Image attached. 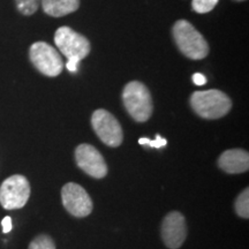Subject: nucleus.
Returning <instances> with one entry per match:
<instances>
[{"label": "nucleus", "mask_w": 249, "mask_h": 249, "mask_svg": "<svg viewBox=\"0 0 249 249\" xmlns=\"http://www.w3.org/2000/svg\"><path fill=\"white\" fill-rule=\"evenodd\" d=\"M191 105L197 116L213 120L226 116L232 108V101L225 92L217 89L195 91L191 96Z\"/></svg>", "instance_id": "nucleus-1"}, {"label": "nucleus", "mask_w": 249, "mask_h": 249, "mask_svg": "<svg viewBox=\"0 0 249 249\" xmlns=\"http://www.w3.org/2000/svg\"><path fill=\"white\" fill-rule=\"evenodd\" d=\"M172 34L177 46L187 58L201 60L209 54L207 40L188 21H177L172 28Z\"/></svg>", "instance_id": "nucleus-2"}, {"label": "nucleus", "mask_w": 249, "mask_h": 249, "mask_svg": "<svg viewBox=\"0 0 249 249\" xmlns=\"http://www.w3.org/2000/svg\"><path fill=\"white\" fill-rule=\"evenodd\" d=\"M123 101L127 112L138 123H145L150 119L154 105L150 91L143 83L132 81L124 86Z\"/></svg>", "instance_id": "nucleus-3"}, {"label": "nucleus", "mask_w": 249, "mask_h": 249, "mask_svg": "<svg viewBox=\"0 0 249 249\" xmlns=\"http://www.w3.org/2000/svg\"><path fill=\"white\" fill-rule=\"evenodd\" d=\"M30 183L24 176L14 174L0 186V204L6 210L21 209L30 197Z\"/></svg>", "instance_id": "nucleus-4"}, {"label": "nucleus", "mask_w": 249, "mask_h": 249, "mask_svg": "<svg viewBox=\"0 0 249 249\" xmlns=\"http://www.w3.org/2000/svg\"><path fill=\"white\" fill-rule=\"evenodd\" d=\"M54 43L67 60L80 62L90 52L89 40L70 27H60L55 31Z\"/></svg>", "instance_id": "nucleus-5"}, {"label": "nucleus", "mask_w": 249, "mask_h": 249, "mask_svg": "<svg viewBox=\"0 0 249 249\" xmlns=\"http://www.w3.org/2000/svg\"><path fill=\"white\" fill-rule=\"evenodd\" d=\"M30 60L39 73L46 76H58L64 70V61L53 46L45 42H36L30 46Z\"/></svg>", "instance_id": "nucleus-6"}, {"label": "nucleus", "mask_w": 249, "mask_h": 249, "mask_svg": "<svg viewBox=\"0 0 249 249\" xmlns=\"http://www.w3.org/2000/svg\"><path fill=\"white\" fill-rule=\"evenodd\" d=\"M91 126L104 144L117 148L123 143L124 133L119 121L110 112L99 108L91 116Z\"/></svg>", "instance_id": "nucleus-7"}, {"label": "nucleus", "mask_w": 249, "mask_h": 249, "mask_svg": "<svg viewBox=\"0 0 249 249\" xmlns=\"http://www.w3.org/2000/svg\"><path fill=\"white\" fill-rule=\"evenodd\" d=\"M61 200L67 213L74 217H87L91 213L93 209L91 197L79 183L68 182L62 187Z\"/></svg>", "instance_id": "nucleus-8"}, {"label": "nucleus", "mask_w": 249, "mask_h": 249, "mask_svg": "<svg viewBox=\"0 0 249 249\" xmlns=\"http://www.w3.org/2000/svg\"><path fill=\"white\" fill-rule=\"evenodd\" d=\"M161 240L170 249H178L185 242L188 229L186 218L179 211H171L161 222Z\"/></svg>", "instance_id": "nucleus-9"}, {"label": "nucleus", "mask_w": 249, "mask_h": 249, "mask_svg": "<svg viewBox=\"0 0 249 249\" xmlns=\"http://www.w3.org/2000/svg\"><path fill=\"white\" fill-rule=\"evenodd\" d=\"M76 165L83 172L96 179H103L107 174V165L101 152L93 145L83 143L75 150Z\"/></svg>", "instance_id": "nucleus-10"}, {"label": "nucleus", "mask_w": 249, "mask_h": 249, "mask_svg": "<svg viewBox=\"0 0 249 249\" xmlns=\"http://www.w3.org/2000/svg\"><path fill=\"white\" fill-rule=\"evenodd\" d=\"M218 166L225 173L239 174L249 170V154L242 149H230L218 158Z\"/></svg>", "instance_id": "nucleus-11"}, {"label": "nucleus", "mask_w": 249, "mask_h": 249, "mask_svg": "<svg viewBox=\"0 0 249 249\" xmlns=\"http://www.w3.org/2000/svg\"><path fill=\"white\" fill-rule=\"evenodd\" d=\"M80 7V0H42V8L46 14L61 18L75 12Z\"/></svg>", "instance_id": "nucleus-12"}, {"label": "nucleus", "mask_w": 249, "mask_h": 249, "mask_svg": "<svg viewBox=\"0 0 249 249\" xmlns=\"http://www.w3.org/2000/svg\"><path fill=\"white\" fill-rule=\"evenodd\" d=\"M234 210L239 217L248 219L249 218V188H246L240 195L236 197Z\"/></svg>", "instance_id": "nucleus-13"}, {"label": "nucleus", "mask_w": 249, "mask_h": 249, "mask_svg": "<svg viewBox=\"0 0 249 249\" xmlns=\"http://www.w3.org/2000/svg\"><path fill=\"white\" fill-rule=\"evenodd\" d=\"M28 249H55V244L50 235L39 234L30 242Z\"/></svg>", "instance_id": "nucleus-14"}, {"label": "nucleus", "mask_w": 249, "mask_h": 249, "mask_svg": "<svg viewBox=\"0 0 249 249\" xmlns=\"http://www.w3.org/2000/svg\"><path fill=\"white\" fill-rule=\"evenodd\" d=\"M15 4L21 14L33 15L38 9L40 0H15Z\"/></svg>", "instance_id": "nucleus-15"}, {"label": "nucleus", "mask_w": 249, "mask_h": 249, "mask_svg": "<svg viewBox=\"0 0 249 249\" xmlns=\"http://www.w3.org/2000/svg\"><path fill=\"white\" fill-rule=\"evenodd\" d=\"M219 0H193L192 6L195 12L200 14L209 13L213 9L216 7Z\"/></svg>", "instance_id": "nucleus-16"}, {"label": "nucleus", "mask_w": 249, "mask_h": 249, "mask_svg": "<svg viewBox=\"0 0 249 249\" xmlns=\"http://www.w3.org/2000/svg\"><path fill=\"white\" fill-rule=\"evenodd\" d=\"M139 143L140 144H149L150 147H154V148H161L164 147V145H166L167 141L163 138H160V135L156 136V140H154V141H151V140H149L147 138H141L139 140Z\"/></svg>", "instance_id": "nucleus-17"}, {"label": "nucleus", "mask_w": 249, "mask_h": 249, "mask_svg": "<svg viewBox=\"0 0 249 249\" xmlns=\"http://www.w3.org/2000/svg\"><path fill=\"white\" fill-rule=\"evenodd\" d=\"M193 82H194L196 86H204L205 82H207V77L201 73H195L194 75H193Z\"/></svg>", "instance_id": "nucleus-18"}, {"label": "nucleus", "mask_w": 249, "mask_h": 249, "mask_svg": "<svg viewBox=\"0 0 249 249\" xmlns=\"http://www.w3.org/2000/svg\"><path fill=\"white\" fill-rule=\"evenodd\" d=\"M1 225H2V231H4V233H8L12 230V227H13V224H12V218L9 216L5 217L4 219L1 220Z\"/></svg>", "instance_id": "nucleus-19"}, {"label": "nucleus", "mask_w": 249, "mask_h": 249, "mask_svg": "<svg viewBox=\"0 0 249 249\" xmlns=\"http://www.w3.org/2000/svg\"><path fill=\"white\" fill-rule=\"evenodd\" d=\"M77 67H79V61L76 60H67L66 62V68L70 71H73V73H75L77 71Z\"/></svg>", "instance_id": "nucleus-20"}, {"label": "nucleus", "mask_w": 249, "mask_h": 249, "mask_svg": "<svg viewBox=\"0 0 249 249\" xmlns=\"http://www.w3.org/2000/svg\"><path fill=\"white\" fill-rule=\"evenodd\" d=\"M235 1H245V0H235Z\"/></svg>", "instance_id": "nucleus-21"}]
</instances>
